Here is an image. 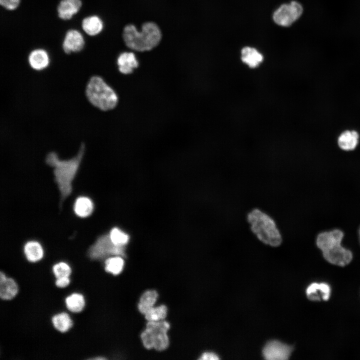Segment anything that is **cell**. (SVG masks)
I'll return each instance as SVG.
<instances>
[{
	"label": "cell",
	"instance_id": "obj_26",
	"mask_svg": "<svg viewBox=\"0 0 360 360\" xmlns=\"http://www.w3.org/2000/svg\"><path fill=\"white\" fill-rule=\"evenodd\" d=\"M52 272L55 277L58 278L70 276L72 274V268L68 264L60 262L53 266Z\"/></svg>",
	"mask_w": 360,
	"mask_h": 360
},
{
	"label": "cell",
	"instance_id": "obj_23",
	"mask_svg": "<svg viewBox=\"0 0 360 360\" xmlns=\"http://www.w3.org/2000/svg\"><path fill=\"white\" fill-rule=\"evenodd\" d=\"M106 272L114 275L120 274L124 266V261L120 256H114L107 258L104 262Z\"/></svg>",
	"mask_w": 360,
	"mask_h": 360
},
{
	"label": "cell",
	"instance_id": "obj_18",
	"mask_svg": "<svg viewBox=\"0 0 360 360\" xmlns=\"http://www.w3.org/2000/svg\"><path fill=\"white\" fill-rule=\"evenodd\" d=\"M75 214L79 217L86 218L90 216L94 210L92 200L86 196H79L75 201L74 206Z\"/></svg>",
	"mask_w": 360,
	"mask_h": 360
},
{
	"label": "cell",
	"instance_id": "obj_14",
	"mask_svg": "<svg viewBox=\"0 0 360 360\" xmlns=\"http://www.w3.org/2000/svg\"><path fill=\"white\" fill-rule=\"evenodd\" d=\"M28 61L30 66L34 70H40L46 68L50 63L48 52L41 48L32 50L29 54Z\"/></svg>",
	"mask_w": 360,
	"mask_h": 360
},
{
	"label": "cell",
	"instance_id": "obj_5",
	"mask_svg": "<svg viewBox=\"0 0 360 360\" xmlns=\"http://www.w3.org/2000/svg\"><path fill=\"white\" fill-rule=\"evenodd\" d=\"M86 94L93 106L104 111L114 108L118 102L115 92L98 76H93L90 78Z\"/></svg>",
	"mask_w": 360,
	"mask_h": 360
},
{
	"label": "cell",
	"instance_id": "obj_12",
	"mask_svg": "<svg viewBox=\"0 0 360 360\" xmlns=\"http://www.w3.org/2000/svg\"><path fill=\"white\" fill-rule=\"evenodd\" d=\"M81 0H60L57 6L58 18L64 20L72 19L82 6Z\"/></svg>",
	"mask_w": 360,
	"mask_h": 360
},
{
	"label": "cell",
	"instance_id": "obj_7",
	"mask_svg": "<svg viewBox=\"0 0 360 360\" xmlns=\"http://www.w3.org/2000/svg\"><path fill=\"white\" fill-rule=\"evenodd\" d=\"M303 12L301 4L296 1L282 5L274 12L273 19L278 24L288 26L298 20Z\"/></svg>",
	"mask_w": 360,
	"mask_h": 360
},
{
	"label": "cell",
	"instance_id": "obj_22",
	"mask_svg": "<svg viewBox=\"0 0 360 360\" xmlns=\"http://www.w3.org/2000/svg\"><path fill=\"white\" fill-rule=\"evenodd\" d=\"M65 303L67 308L72 312H80L85 306L84 296L79 293H73L66 298Z\"/></svg>",
	"mask_w": 360,
	"mask_h": 360
},
{
	"label": "cell",
	"instance_id": "obj_24",
	"mask_svg": "<svg viewBox=\"0 0 360 360\" xmlns=\"http://www.w3.org/2000/svg\"><path fill=\"white\" fill-rule=\"evenodd\" d=\"M168 309L162 304L156 307H150L145 314V318L148 321H158L165 318L167 315Z\"/></svg>",
	"mask_w": 360,
	"mask_h": 360
},
{
	"label": "cell",
	"instance_id": "obj_25",
	"mask_svg": "<svg viewBox=\"0 0 360 360\" xmlns=\"http://www.w3.org/2000/svg\"><path fill=\"white\" fill-rule=\"evenodd\" d=\"M109 236L112 242L116 246H122L128 241V236L117 228L111 230Z\"/></svg>",
	"mask_w": 360,
	"mask_h": 360
},
{
	"label": "cell",
	"instance_id": "obj_21",
	"mask_svg": "<svg viewBox=\"0 0 360 360\" xmlns=\"http://www.w3.org/2000/svg\"><path fill=\"white\" fill-rule=\"evenodd\" d=\"M52 323L54 328L61 332H68L72 326V321L66 312L58 314L52 318Z\"/></svg>",
	"mask_w": 360,
	"mask_h": 360
},
{
	"label": "cell",
	"instance_id": "obj_6",
	"mask_svg": "<svg viewBox=\"0 0 360 360\" xmlns=\"http://www.w3.org/2000/svg\"><path fill=\"white\" fill-rule=\"evenodd\" d=\"M87 255L92 260H100L110 256H125L124 247L115 245L112 242L109 234L98 236L88 248Z\"/></svg>",
	"mask_w": 360,
	"mask_h": 360
},
{
	"label": "cell",
	"instance_id": "obj_3",
	"mask_svg": "<svg viewBox=\"0 0 360 360\" xmlns=\"http://www.w3.org/2000/svg\"><path fill=\"white\" fill-rule=\"evenodd\" d=\"M246 220L252 233L262 243L272 247L282 244V234L274 220L266 212L253 208L248 212Z\"/></svg>",
	"mask_w": 360,
	"mask_h": 360
},
{
	"label": "cell",
	"instance_id": "obj_27",
	"mask_svg": "<svg viewBox=\"0 0 360 360\" xmlns=\"http://www.w3.org/2000/svg\"><path fill=\"white\" fill-rule=\"evenodd\" d=\"M158 297V294L156 290H147L140 296V303L148 307L154 306Z\"/></svg>",
	"mask_w": 360,
	"mask_h": 360
},
{
	"label": "cell",
	"instance_id": "obj_8",
	"mask_svg": "<svg viewBox=\"0 0 360 360\" xmlns=\"http://www.w3.org/2000/svg\"><path fill=\"white\" fill-rule=\"evenodd\" d=\"M170 324L164 320L158 321H148L146 328L150 332L154 341V348L157 350L166 349L169 344L167 332Z\"/></svg>",
	"mask_w": 360,
	"mask_h": 360
},
{
	"label": "cell",
	"instance_id": "obj_19",
	"mask_svg": "<svg viewBox=\"0 0 360 360\" xmlns=\"http://www.w3.org/2000/svg\"><path fill=\"white\" fill-rule=\"evenodd\" d=\"M24 253L28 260L36 262L44 256V250L41 244L36 241H29L24 246Z\"/></svg>",
	"mask_w": 360,
	"mask_h": 360
},
{
	"label": "cell",
	"instance_id": "obj_10",
	"mask_svg": "<svg viewBox=\"0 0 360 360\" xmlns=\"http://www.w3.org/2000/svg\"><path fill=\"white\" fill-rule=\"evenodd\" d=\"M85 45V40L82 34L76 29L68 30L65 34L62 48L65 53L80 52Z\"/></svg>",
	"mask_w": 360,
	"mask_h": 360
},
{
	"label": "cell",
	"instance_id": "obj_29",
	"mask_svg": "<svg viewBox=\"0 0 360 360\" xmlns=\"http://www.w3.org/2000/svg\"><path fill=\"white\" fill-rule=\"evenodd\" d=\"M70 283V278L69 276H66L56 278L55 284L58 288H64L67 286Z\"/></svg>",
	"mask_w": 360,
	"mask_h": 360
},
{
	"label": "cell",
	"instance_id": "obj_20",
	"mask_svg": "<svg viewBox=\"0 0 360 360\" xmlns=\"http://www.w3.org/2000/svg\"><path fill=\"white\" fill-rule=\"evenodd\" d=\"M18 292V286L16 281L11 278H7L0 281V298L3 300H10Z\"/></svg>",
	"mask_w": 360,
	"mask_h": 360
},
{
	"label": "cell",
	"instance_id": "obj_1",
	"mask_svg": "<svg viewBox=\"0 0 360 360\" xmlns=\"http://www.w3.org/2000/svg\"><path fill=\"white\" fill-rule=\"evenodd\" d=\"M84 150V144H82L78 154L69 160L59 159L54 152H50L46 158V164L54 168V181L60 193V206L72 192V182L80 166Z\"/></svg>",
	"mask_w": 360,
	"mask_h": 360
},
{
	"label": "cell",
	"instance_id": "obj_11",
	"mask_svg": "<svg viewBox=\"0 0 360 360\" xmlns=\"http://www.w3.org/2000/svg\"><path fill=\"white\" fill-rule=\"evenodd\" d=\"M360 141L358 132L354 130H346L342 132L337 138V144L344 152H352L358 148Z\"/></svg>",
	"mask_w": 360,
	"mask_h": 360
},
{
	"label": "cell",
	"instance_id": "obj_17",
	"mask_svg": "<svg viewBox=\"0 0 360 360\" xmlns=\"http://www.w3.org/2000/svg\"><path fill=\"white\" fill-rule=\"evenodd\" d=\"M241 60L248 68H256L262 62L264 56L256 48L247 46L242 50Z\"/></svg>",
	"mask_w": 360,
	"mask_h": 360
},
{
	"label": "cell",
	"instance_id": "obj_9",
	"mask_svg": "<svg viewBox=\"0 0 360 360\" xmlns=\"http://www.w3.org/2000/svg\"><path fill=\"white\" fill-rule=\"evenodd\" d=\"M292 348L276 340L268 342L264 346L262 354L268 360H286L290 356Z\"/></svg>",
	"mask_w": 360,
	"mask_h": 360
},
{
	"label": "cell",
	"instance_id": "obj_4",
	"mask_svg": "<svg viewBox=\"0 0 360 360\" xmlns=\"http://www.w3.org/2000/svg\"><path fill=\"white\" fill-rule=\"evenodd\" d=\"M162 32L156 24L148 22L142 24L141 31L132 24L124 28L122 37L126 45L137 52L149 51L156 47L162 39Z\"/></svg>",
	"mask_w": 360,
	"mask_h": 360
},
{
	"label": "cell",
	"instance_id": "obj_16",
	"mask_svg": "<svg viewBox=\"0 0 360 360\" xmlns=\"http://www.w3.org/2000/svg\"><path fill=\"white\" fill-rule=\"evenodd\" d=\"M117 64L120 72L124 74L132 73L134 70L138 66L136 56L132 52L121 53L118 58Z\"/></svg>",
	"mask_w": 360,
	"mask_h": 360
},
{
	"label": "cell",
	"instance_id": "obj_31",
	"mask_svg": "<svg viewBox=\"0 0 360 360\" xmlns=\"http://www.w3.org/2000/svg\"><path fill=\"white\" fill-rule=\"evenodd\" d=\"M358 241L360 244V225L358 228Z\"/></svg>",
	"mask_w": 360,
	"mask_h": 360
},
{
	"label": "cell",
	"instance_id": "obj_13",
	"mask_svg": "<svg viewBox=\"0 0 360 360\" xmlns=\"http://www.w3.org/2000/svg\"><path fill=\"white\" fill-rule=\"evenodd\" d=\"M330 286L324 282L312 283L306 290L308 298L312 301L327 300L330 297Z\"/></svg>",
	"mask_w": 360,
	"mask_h": 360
},
{
	"label": "cell",
	"instance_id": "obj_2",
	"mask_svg": "<svg viewBox=\"0 0 360 360\" xmlns=\"http://www.w3.org/2000/svg\"><path fill=\"white\" fill-rule=\"evenodd\" d=\"M344 232L339 228L319 232L315 244L324 258L328 263L339 266L348 264L353 258L352 250L344 246Z\"/></svg>",
	"mask_w": 360,
	"mask_h": 360
},
{
	"label": "cell",
	"instance_id": "obj_15",
	"mask_svg": "<svg viewBox=\"0 0 360 360\" xmlns=\"http://www.w3.org/2000/svg\"><path fill=\"white\" fill-rule=\"evenodd\" d=\"M83 31L90 36L100 34L104 28V22L97 15H90L85 17L82 21Z\"/></svg>",
	"mask_w": 360,
	"mask_h": 360
},
{
	"label": "cell",
	"instance_id": "obj_30",
	"mask_svg": "<svg viewBox=\"0 0 360 360\" xmlns=\"http://www.w3.org/2000/svg\"><path fill=\"white\" fill-rule=\"evenodd\" d=\"M200 360H218L220 358L218 356L213 352H204L199 358Z\"/></svg>",
	"mask_w": 360,
	"mask_h": 360
},
{
	"label": "cell",
	"instance_id": "obj_28",
	"mask_svg": "<svg viewBox=\"0 0 360 360\" xmlns=\"http://www.w3.org/2000/svg\"><path fill=\"white\" fill-rule=\"evenodd\" d=\"M21 0H0L2 7L8 10H14L20 6Z\"/></svg>",
	"mask_w": 360,
	"mask_h": 360
}]
</instances>
